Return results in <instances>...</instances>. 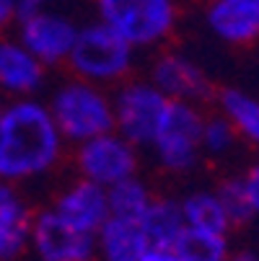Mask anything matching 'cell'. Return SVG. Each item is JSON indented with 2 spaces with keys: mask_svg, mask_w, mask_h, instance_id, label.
Here are the masks:
<instances>
[{
  "mask_svg": "<svg viewBox=\"0 0 259 261\" xmlns=\"http://www.w3.org/2000/svg\"><path fill=\"white\" fill-rule=\"evenodd\" d=\"M52 119L70 140H93L114 127V109L88 83H67L55 93Z\"/></svg>",
  "mask_w": 259,
  "mask_h": 261,
  "instance_id": "cell-4",
  "label": "cell"
},
{
  "mask_svg": "<svg viewBox=\"0 0 259 261\" xmlns=\"http://www.w3.org/2000/svg\"><path fill=\"white\" fill-rule=\"evenodd\" d=\"M233 142H236V129L231 127V122L226 117H215L202 124V147L205 150L220 155L228 147H233Z\"/></svg>",
  "mask_w": 259,
  "mask_h": 261,
  "instance_id": "cell-22",
  "label": "cell"
},
{
  "mask_svg": "<svg viewBox=\"0 0 259 261\" xmlns=\"http://www.w3.org/2000/svg\"><path fill=\"white\" fill-rule=\"evenodd\" d=\"M55 212L65 222H70L73 228L86 230V233H99L104 222L112 217L106 189L93 181H81L76 186H70L57 199Z\"/></svg>",
  "mask_w": 259,
  "mask_h": 261,
  "instance_id": "cell-10",
  "label": "cell"
},
{
  "mask_svg": "<svg viewBox=\"0 0 259 261\" xmlns=\"http://www.w3.org/2000/svg\"><path fill=\"white\" fill-rule=\"evenodd\" d=\"M207 26L220 42L251 44L259 39V0H213Z\"/></svg>",
  "mask_w": 259,
  "mask_h": 261,
  "instance_id": "cell-11",
  "label": "cell"
},
{
  "mask_svg": "<svg viewBox=\"0 0 259 261\" xmlns=\"http://www.w3.org/2000/svg\"><path fill=\"white\" fill-rule=\"evenodd\" d=\"M184 228L187 222L181 215V204L176 202H151L143 215V230L151 251H174Z\"/></svg>",
  "mask_w": 259,
  "mask_h": 261,
  "instance_id": "cell-15",
  "label": "cell"
},
{
  "mask_svg": "<svg viewBox=\"0 0 259 261\" xmlns=\"http://www.w3.org/2000/svg\"><path fill=\"white\" fill-rule=\"evenodd\" d=\"M47 0H18V13L21 11H29V8H36V6H44Z\"/></svg>",
  "mask_w": 259,
  "mask_h": 261,
  "instance_id": "cell-27",
  "label": "cell"
},
{
  "mask_svg": "<svg viewBox=\"0 0 259 261\" xmlns=\"http://www.w3.org/2000/svg\"><path fill=\"white\" fill-rule=\"evenodd\" d=\"M153 86L176 101H192L210 96V81L205 72L181 55H163L153 67Z\"/></svg>",
  "mask_w": 259,
  "mask_h": 261,
  "instance_id": "cell-12",
  "label": "cell"
},
{
  "mask_svg": "<svg viewBox=\"0 0 259 261\" xmlns=\"http://www.w3.org/2000/svg\"><path fill=\"white\" fill-rule=\"evenodd\" d=\"M60 155V129L52 111L18 101L0 117V178H29L47 171Z\"/></svg>",
  "mask_w": 259,
  "mask_h": 261,
  "instance_id": "cell-1",
  "label": "cell"
},
{
  "mask_svg": "<svg viewBox=\"0 0 259 261\" xmlns=\"http://www.w3.org/2000/svg\"><path fill=\"white\" fill-rule=\"evenodd\" d=\"M0 117H3V114H0Z\"/></svg>",
  "mask_w": 259,
  "mask_h": 261,
  "instance_id": "cell-28",
  "label": "cell"
},
{
  "mask_svg": "<svg viewBox=\"0 0 259 261\" xmlns=\"http://www.w3.org/2000/svg\"><path fill=\"white\" fill-rule=\"evenodd\" d=\"M42 83V62L21 42H0V86L13 93H31Z\"/></svg>",
  "mask_w": 259,
  "mask_h": 261,
  "instance_id": "cell-14",
  "label": "cell"
},
{
  "mask_svg": "<svg viewBox=\"0 0 259 261\" xmlns=\"http://www.w3.org/2000/svg\"><path fill=\"white\" fill-rule=\"evenodd\" d=\"M202 124L200 111L187 101H169V109L156 132V150L166 168L187 171L195 166L202 147Z\"/></svg>",
  "mask_w": 259,
  "mask_h": 261,
  "instance_id": "cell-5",
  "label": "cell"
},
{
  "mask_svg": "<svg viewBox=\"0 0 259 261\" xmlns=\"http://www.w3.org/2000/svg\"><path fill=\"white\" fill-rule=\"evenodd\" d=\"M109 210L114 217H127V220H143V215L151 207V197L148 189L135 181V178H125L114 186H109Z\"/></svg>",
  "mask_w": 259,
  "mask_h": 261,
  "instance_id": "cell-20",
  "label": "cell"
},
{
  "mask_svg": "<svg viewBox=\"0 0 259 261\" xmlns=\"http://www.w3.org/2000/svg\"><path fill=\"white\" fill-rule=\"evenodd\" d=\"M220 111L231 122L236 135L246 137L251 145L259 147V98L241 88H226L218 96Z\"/></svg>",
  "mask_w": 259,
  "mask_h": 261,
  "instance_id": "cell-17",
  "label": "cell"
},
{
  "mask_svg": "<svg viewBox=\"0 0 259 261\" xmlns=\"http://www.w3.org/2000/svg\"><path fill=\"white\" fill-rule=\"evenodd\" d=\"M29 236L26 207L21 204L18 194L0 181V258L16 256Z\"/></svg>",
  "mask_w": 259,
  "mask_h": 261,
  "instance_id": "cell-16",
  "label": "cell"
},
{
  "mask_svg": "<svg viewBox=\"0 0 259 261\" xmlns=\"http://www.w3.org/2000/svg\"><path fill=\"white\" fill-rule=\"evenodd\" d=\"M13 16H18V0H0V26H6Z\"/></svg>",
  "mask_w": 259,
  "mask_h": 261,
  "instance_id": "cell-24",
  "label": "cell"
},
{
  "mask_svg": "<svg viewBox=\"0 0 259 261\" xmlns=\"http://www.w3.org/2000/svg\"><path fill=\"white\" fill-rule=\"evenodd\" d=\"M244 184H246V194H249V202H251V210L256 217L259 215V163L244 176Z\"/></svg>",
  "mask_w": 259,
  "mask_h": 261,
  "instance_id": "cell-23",
  "label": "cell"
},
{
  "mask_svg": "<svg viewBox=\"0 0 259 261\" xmlns=\"http://www.w3.org/2000/svg\"><path fill=\"white\" fill-rule=\"evenodd\" d=\"M31 238L42 261H91L96 251L93 233L73 228L55 210L34 220Z\"/></svg>",
  "mask_w": 259,
  "mask_h": 261,
  "instance_id": "cell-8",
  "label": "cell"
},
{
  "mask_svg": "<svg viewBox=\"0 0 259 261\" xmlns=\"http://www.w3.org/2000/svg\"><path fill=\"white\" fill-rule=\"evenodd\" d=\"M132 49L135 47L114 29L96 21L78 29L67 60L73 70L88 81H117L132 65Z\"/></svg>",
  "mask_w": 259,
  "mask_h": 261,
  "instance_id": "cell-3",
  "label": "cell"
},
{
  "mask_svg": "<svg viewBox=\"0 0 259 261\" xmlns=\"http://www.w3.org/2000/svg\"><path fill=\"white\" fill-rule=\"evenodd\" d=\"M101 23L114 29L132 47L163 42L176 23L174 0H96Z\"/></svg>",
  "mask_w": 259,
  "mask_h": 261,
  "instance_id": "cell-2",
  "label": "cell"
},
{
  "mask_svg": "<svg viewBox=\"0 0 259 261\" xmlns=\"http://www.w3.org/2000/svg\"><path fill=\"white\" fill-rule=\"evenodd\" d=\"M174 253H179L187 261H228V241L226 236L197 230V228H184L179 236Z\"/></svg>",
  "mask_w": 259,
  "mask_h": 261,
  "instance_id": "cell-19",
  "label": "cell"
},
{
  "mask_svg": "<svg viewBox=\"0 0 259 261\" xmlns=\"http://www.w3.org/2000/svg\"><path fill=\"white\" fill-rule=\"evenodd\" d=\"M228 261H259V256H256V253H251V251H241V253L228 256Z\"/></svg>",
  "mask_w": 259,
  "mask_h": 261,
  "instance_id": "cell-26",
  "label": "cell"
},
{
  "mask_svg": "<svg viewBox=\"0 0 259 261\" xmlns=\"http://www.w3.org/2000/svg\"><path fill=\"white\" fill-rule=\"evenodd\" d=\"M140 261H187V258H181L174 251H148Z\"/></svg>",
  "mask_w": 259,
  "mask_h": 261,
  "instance_id": "cell-25",
  "label": "cell"
},
{
  "mask_svg": "<svg viewBox=\"0 0 259 261\" xmlns=\"http://www.w3.org/2000/svg\"><path fill=\"white\" fill-rule=\"evenodd\" d=\"M169 101L171 98H166L153 83L127 86L114 109V122L120 124L125 140L130 145H153Z\"/></svg>",
  "mask_w": 259,
  "mask_h": 261,
  "instance_id": "cell-7",
  "label": "cell"
},
{
  "mask_svg": "<svg viewBox=\"0 0 259 261\" xmlns=\"http://www.w3.org/2000/svg\"><path fill=\"white\" fill-rule=\"evenodd\" d=\"M18 26H21V44L42 65H55L70 57L78 26L62 13L36 6L18 13Z\"/></svg>",
  "mask_w": 259,
  "mask_h": 261,
  "instance_id": "cell-6",
  "label": "cell"
},
{
  "mask_svg": "<svg viewBox=\"0 0 259 261\" xmlns=\"http://www.w3.org/2000/svg\"><path fill=\"white\" fill-rule=\"evenodd\" d=\"M181 215H184L187 228H197V230H207V233H218V236H226L231 230L228 215L215 192L190 194L181 202Z\"/></svg>",
  "mask_w": 259,
  "mask_h": 261,
  "instance_id": "cell-18",
  "label": "cell"
},
{
  "mask_svg": "<svg viewBox=\"0 0 259 261\" xmlns=\"http://www.w3.org/2000/svg\"><path fill=\"white\" fill-rule=\"evenodd\" d=\"M220 204H223L226 215H228V222L231 228L233 225H244L254 217V210H251V202H249V194H246V184L244 178H228L223 181L215 189Z\"/></svg>",
  "mask_w": 259,
  "mask_h": 261,
  "instance_id": "cell-21",
  "label": "cell"
},
{
  "mask_svg": "<svg viewBox=\"0 0 259 261\" xmlns=\"http://www.w3.org/2000/svg\"><path fill=\"white\" fill-rule=\"evenodd\" d=\"M99 248L104 253V261H140L151 251L143 230V220L112 215L99 230Z\"/></svg>",
  "mask_w": 259,
  "mask_h": 261,
  "instance_id": "cell-13",
  "label": "cell"
},
{
  "mask_svg": "<svg viewBox=\"0 0 259 261\" xmlns=\"http://www.w3.org/2000/svg\"><path fill=\"white\" fill-rule=\"evenodd\" d=\"M81 171L86 181H93L104 189L114 186L125 178H132L135 173V150L132 145L114 135H101L88 142H83L78 155Z\"/></svg>",
  "mask_w": 259,
  "mask_h": 261,
  "instance_id": "cell-9",
  "label": "cell"
}]
</instances>
